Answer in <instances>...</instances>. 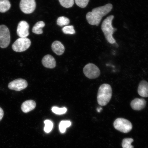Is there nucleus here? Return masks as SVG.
<instances>
[{
    "label": "nucleus",
    "mask_w": 148,
    "mask_h": 148,
    "mask_svg": "<svg viewBox=\"0 0 148 148\" xmlns=\"http://www.w3.org/2000/svg\"><path fill=\"white\" fill-rule=\"evenodd\" d=\"M28 86L27 81L25 79H18L9 83L8 88L10 90L20 91L26 88Z\"/></svg>",
    "instance_id": "nucleus-9"
},
{
    "label": "nucleus",
    "mask_w": 148,
    "mask_h": 148,
    "mask_svg": "<svg viewBox=\"0 0 148 148\" xmlns=\"http://www.w3.org/2000/svg\"><path fill=\"white\" fill-rule=\"evenodd\" d=\"M113 8L111 3H108L103 6L93 9L91 12H89L86 15V19L88 23L92 25H99L103 16L110 12Z\"/></svg>",
    "instance_id": "nucleus-1"
},
{
    "label": "nucleus",
    "mask_w": 148,
    "mask_h": 148,
    "mask_svg": "<svg viewBox=\"0 0 148 148\" xmlns=\"http://www.w3.org/2000/svg\"><path fill=\"white\" fill-rule=\"evenodd\" d=\"M63 32L65 34H74L75 33L73 25L66 26L62 29Z\"/></svg>",
    "instance_id": "nucleus-22"
},
{
    "label": "nucleus",
    "mask_w": 148,
    "mask_h": 148,
    "mask_svg": "<svg viewBox=\"0 0 148 148\" xmlns=\"http://www.w3.org/2000/svg\"><path fill=\"white\" fill-rule=\"evenodd\" d=\"M134 141V140L132 138H124L122 142V147L123 148H134V146L131 145Z\"/></svg>",
    "instance_id": "nucleus-20"
},
{
    "label": "nucleus",
    "mask_w": 148,
    "mask_h": 148,
    "mask_svg": "<svg viewBox=\"0 0 148 148\" xmlns=\"http://www.w3.org/2000/svg\"><path fill=\"white\" fill-rule=\"evenodd\" d=\"M31 41L27 38H20L12 45L13 50L17 52H21L26 51L30 47Z\"/></svg>",
    "instance_id": "nucleus-5"
},
{
    "label": "nucleus",
    "mask_w": 148,
    "mask_h": 148,
    "mask_svg": "<svg viewBox=\"0 0 148 148\" xmlns=\"http://www.w3.org/2000/svg\"><path fill=\"white\" fill-rule=\"evenodd\" d=\"M52 111L56 114L60 115L65 114L67 111V109L66 107L59 108L58 107L54 106L52 108Z\"/></svg>",
    "instance_id": "nucleus-23"
},
{
    "label": "nucleus",
    "mask_w": 148,
    "mask_h": 148,
    "mask_svg": "<svg viewBox=\"0 0 148 148\" xmlns=\"http://www.w3.org/2000/svg\"><path fill=\"white\" fill-rule=\"evenodd\" d=\"M11 5L9 0H0V12L5 13L8 11Z\"/></svg>",
    "instance_id": "nucleus-17"
},
{
    "label": "nucleus",
    "mask_w": 148,
    "mask_h": 148,
    "mask_svg": "<svg viewBox=\"0 0 148 148\" xmlns=\"http://www.w3.org/2000/svg\"><path fill=\"white\" fill-rule=\"evenodd\" d=\"M114 128L121 132L127 133L132 128V123L128 120L123 118H118L114 123Z\"/></svg>",
    "instance_id": "nucleus-4"
},
{
    "label": "nucleus",
    "mask_w": 148,
    "mask_h": 148,
    "mask_svg": "<svg viewBox=\"0 0 148 148\" xmlns=\"http://www.w3.org/2000/svg\"><path fill=\"white\" fill-rule=\"evenodd\" d=\"M3 115H4V112L3 111L1 107H0V121L2 119Z\"/></svg>",
    "instance_id": "nucleus-26"
},
{
    "label": "nucleus",
    "mask_w": 148,
    "mask_h": 148,
    "mask_svg": "<svg viewBox=\"0 0 148 148\" xmlns=\"http://www.w3.org/2000/svg\"><path fill=\"white\" fill-rule=\"evenodd\" d=\"M36 7L35 0H21L20 2V8L25 14L32 13L36 9Z\"/></svg>",
    "instance_id": "nucleus-8"
},
{
    "label": "nucleus",
    "mask_w": 148,
    "mask_h": 148,
    "mask_svg": "<svg viewBox=\"0 0 148 148\" xmlns=\"http://www.w3.org/2000/svg\"><path fill=\"white\" fill-rule=\"evenodd\" d=\"M45 126L44 127V130L46 133L51 132L53 128V123L51 120H47L44 121Z\"/></svg>",
    "instance_id": "nucleus-24"
},
{
    "label": "nucleus",
    "mask_w": 148,
    "mask_h": 148,
    "mask_svg": "<svg viewBox=\"0 0 148 148\" xmlns=\"http://www.w3.org/2000/svg\"><path fill=\"white\" fill-rule=\"evenodd\" d=\"M86 77L90 79L97 78L100 75V71L97 66L93 64H86L83 69Z\"/></svg>",
    "instance_id": "nucleus-7"
},
{
    "label": "nucleus",
    "mask_w": 148,
    "mask_h": 148,
    "mask_svg": "<svg viewBox=\"0 0 148 148\" xmlns=\"http://www.w3.org/2000/svg\"><path fill=\"white\" fill-rule=\"evenodd\" d=\"M70 20L64 16H60L57 20V25L60 27L63 26H67L70 23Z\"/></svg>",
    "instance_id": "nucleus-18"
},
{
    "label": "nucleus",
    "mask_w": 148,
    "mask_h": 148,
    "mask_svg": "<svg viewBox=\"0 0 148 148\" xmlns=\"http://www.w3.org/2000/svg\"><path fill=\"white\" fill-rule=\"evenodd\" d=\"M138 92L139 95L144 97H148V82L143 80L140 83L138 88Z\"/></svg>",
    "instance_id": "nucleus-14"
},
{
    "label": "nucleus",
    "mask_w": 148,
    "mask_h": 148,
    "mask_svg": "<svg viewBox=\"0 0 148 148\" xmlns=\"http://www.w3.org/2000/svg\"><path fill=\"white\" fill-rule=\"evenodd\" d=\"M60 4L66 8H69L73 6L74 0H59Z\"/></svg>",
    "instance_id": "nucleus-21"
},
{
    "label": "nucleus",
    "mask_w": 148,
    "mask_h": 148,
    "mask_svg": "<svg viewBox=\"0 0 148 148\" xmlns=\"http://www.w3.org/2000/svg\"><path fill=\"white\" fill-rule=\"evenodd\" d=\"M114 18L113 15L109 16L103 20L101 25V29L107 41L111 44L116 42V40L113 37V34L116 30L112 26V21Z\"/></svg>",
    "instance_id": "nucleus-2"
},
{
    "label": "nucleus",
    "mask_w": 148,
    "mask_h": 148,
    "mask_svg": "<svg viewBox=\"0 0 148 148\" xmlns=\"http://www.w3.org/2000/svg\"><path fill=\"white\" fill-rule=\"evenodd\" d=\"M90 0H75L76 4L81 8H84L88 5Z\"/></svg>",
    "instance_id": "nucleus-25"
},
{
    "label": "nucleus",
    "mask_w": 148,
    "mask_h": 148,
    "mask_svg": "<svg viewBox=\"0 0 148 148\" xmlns=\"http://www.w3.org/2000/svg\"><path fill=\"white\" fill-rule=\"evenodd\" d=\"M51 48L53 52L59 56L63 54L65 51L64 45L62 42L57 40L54 41L52 44Z\"/></svg>",
    "instance_id": "nucleus-15"
},
{
    "label": "nucleus",
    "mask_w": 148,
    "mask_h": 148,
    "mask_svg": "<svg viewBox=\"0 0 148 148\" xmlns=\"http://www.w3.org/2000/svg\"><path fill=\"white\" fill-rule=\"evenodd\" d=\"M71 122L70 121H62L60 122L59 125V129L60 132L62 133L65 132L66 129L71 126Z\"/></svg>",
    "instance_id": "nucleus-19"
},
{
    "label": "nucleus",
    "mask_w": 148,
    "mask_h": 148,
    "mask_svg": "<svg viewBox=\"0 0 148 148\" xmlns=\"http://www.w3.org/2000/svg\"><path fill=\"white\" fill-rule=\"evenodd\" d=\"M42 63L45 67L53 69L56 66V61L53 57L51 55L45 56L42 60Z\"/></svg>",
    "instance_id": "nucleus-12"
},
{
    "label": "nucleus",
    "mask_w": 148,
    "mask_h": 148,
    "mask_svg": "<svg viewBox=\"0 0 148 148\" xmlns=\"http://www.w3.org/2000/svg\"><path fill=\"white\" fill-rule=\"evenodd\" d=\"M102 110V108H98L97 109V111L98 112H100V111Z\"/></svg>",
    "instance_id": "nucleus-27"
},
{
    "label": "nucleus",
    "mask_w": 148,
    "mask_h": 148,
    "mask_svg": "<svg viewBox=\"0 0 148 148\" xmlns=\"http://www.w3.org/2000/svg\"><path fill=\"white\" fill-rule=\"evenodd\" d=\"M11 37L8 27L5 25H0V47L6 48L10 43Z\"/></svg>",
    "instance_id": "nucleus-6"
},
{
    "label": "nucleus",
    "mask_w": 148,
    "mask_h": 148,
    "mask_svg": "<svg viewBox=\"0 0 148 148\" xmlns=\"http://www.w3.org/2000/svg\"><path fill=\"white\" fill-rule=\"evenodd\" d=\"M29 25L26 21H21L18 23L16 33L20 38H27L29 36Z\"/></svg>",
    "instance_id": "nucleus-10"
},
{
    "label": "nucleus",
    "mask_w": 148,
    "mask_h": 148,
    "mask_svg": "<svg viewBox=\"0 0 148 148\" xmlns=\"http://www.w3.org/2000/svg\"><path fill=\"white\" fill-rule=\"evenodd\" d=\"M146 101L143 99L136 98L131 103V106L133 110L139 111L143 110L146 106Z\"/></svg>",
    "instance_id": "nucleus-11"
},
{
    "label": "nucleus",
    "mask_w": 148,
    "mask_h": 148,
    "mask_svg": "<svg viewBox=\"0 0 148 148\" xmlns=\"http://www.w3.org/2000/svg\"><path fill=\"white\" fill-rule=\"evenodd\" d=\"M36 106V103L32 100H29L24 102L22 104L21 108L24 113H27L34 110Z\"/></svg>",
    "instance_id": "nucleus-13"
},
{
    "label": "nucleus",
    "mask_w": 148,
    "mask_h": 148,
    "mask_svg": "<svg viewBox=\"0 0 148 148\" xmlns=\"http://www.w3.org/2000/svg\"><path fill=\"white\" fill-rule=\"evenodd\" d=\"M112 95V90L110 85L103 84L99 87L98 90L97 100L101 106H105L110 102Z\"/></svg>",
    "instance_id": "nucleus-3"
},
{
    "label": "nucleus",
    "mask_w": 148,
    "mask_h": 148,
    "mask_svg": "<svg viewBox=\"0 0 148 148\" xmlns=\"http://www.w3.org/2000/svg\"><path fill=\"white\" fill-rule=\"evenodd\" d=\"M45 26V23L43 21H40L37 22L33 27L32 32L36 34H42L43 33L42 28Z\"/></svg>",
    "instance_id": "nucleus-16"
}]
</instances>
